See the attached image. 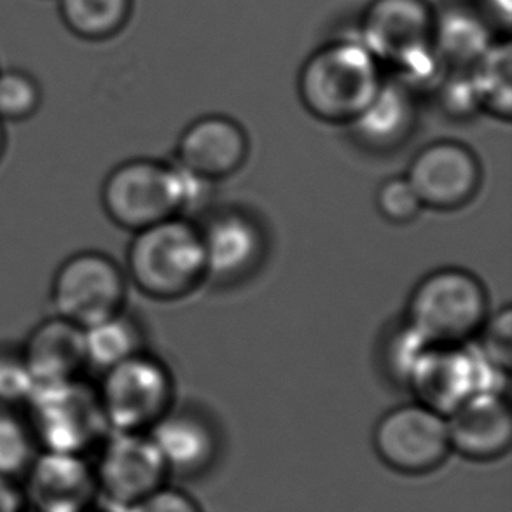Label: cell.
Wrapping results in <instances>:
<instances>
[{
	"mask_svg": "<svg viewBox=\"0 0 512 512\" xmlns=\"http://www.w3.org/2000/svg\"><path fill=\"white\" fill-rule=\"evenodd\" d=\"M210 184L179 165L139 158L107 173L100 200L116 226L137 233L180 217L205 198Z\"/></svg>",
	"mask_w": 512,
	"mask_h": 512,
	"instance_id": "6da1fadb",
	"label": "cell"
},
{
	"mask_svg": "<svg viewBox=\"0 0 512 512\" xmlns=\"http://www.w3.org/2000/svg\"><path fill=\"white\" fill-rule=\"evenodd\" d=\"M385 77L376 56L359 41H336L313 53L299 76V97L312 116L350 125L371 104Z\"/></svg>",
	"mask_w": 512,
	"mask_h": 512,
	"instance_id": "7a4b0ae2",
	"label": "cell"
},
{
	"mask_svg": "<svg viewBox=\"0 0 512 512\" xmlns=\"http://www.w3.org/2000/svg\"><path fill=\"white\" fill-rule=\"evenodd\" d=\"M126 266L137 289L160 301L186 298L208 277L200 229L182 217L137 231Z\"/></svg>",
	"mask_w": 512,
	"mask_h": 512,
	"instance_id": "3957f363",
	"label": "cell"
},
{
	"mask_svg": "<svg viewBox=\"0 0 512 512\" xmlns=\"http://www.w3.org/2000/svg\"><path fill=\"white\" fill-rule=\"evenodd\" d=\"M488 319L485 285L471 271L443 268L416 285L408 324L427 345H467Z\"/></svg>",
	"mask_w": 512,
	"mask_h": 512,
	"instance_id": "277c9868",
	"label": "cell"
},
{
	"mask_svg": "<svg viewBox=\"0 0 512 512\" xmlns=\"http://www.w3.org/2000/svg\"><path fill=\"white\" fill-rule=\"evenodd\" d=\"M27 408L28 427L39 451L90 458L109 436L97 388L81 378L35 387Z\"/></svg>",
	"mask_w": 512,
	"mask_h": 512,
	"instance_id": "5b68a950",
	"label": "cell"
},
{
	"mask_svg": "<svg viewBox=\"0 0 512 512\" xmlns=\"http://www.w3.org/2000/svg\"><path fill=\"white\" fill-rule=\"evenodd\" d=\"M506 381L507 373L488 362L478 348L429 345L404 385L411 387L420 404L448 418L472 395L502 394Z\"/></svg>",
	"mask_w": 512,
	"mask_h": 512,
	"instance_id": "8992f818",
	"label": "cell"
},
{
	"mask_svg": "<svg viewBox=\"0 0 512 512\" xmlns=\"http://www.w3.org/2000/svg\"><path fill=\"white\" fill-rule=\"evenodd\" d=\"M126 273L100 250H81L56 268L49 305L53 315L81 329L95 326L123 312Z\"/></svg>",
	"mask_w": 512,
	"mask_h": 512,
	"instance_id": "52a82bcc",
	"label": "cell"
},
{
	"mask_svg": "<svg viewBox=\"0 0 512 512\" xmlns=\"http://www.w3.org/2000/svg\"><path fill=\"white\" fill-rule=\"evenodd\" d=\"M97 394L109 432L149 434L172 411V374L140 352L104 371Z\"/></svg>",
	"mask_w": 512,
	"mask_h": 512,
	"instance_id": "ba28073f",
	"label": "cell"
},
{
	"mask_svg": "<svg viewBox=\"0 0 512 512\" xmlns=\"http://www.w3.org/2000/svg\"><path fill=\"white\" fill-rule=\"evenodd\" d=\"M373 446L392 471L408 476L436 471L451 453L446 416L420 402L399 406L374 427Z\"/></svg>",
	"mask_w": 512,
	"mask_h": 512,
	"instance_id": "9c48e42d",
	"label": "cell"
},
{
	"mask_svg": "<svg viewBox=\"0 0 512 512\" xmlns=\"http://www.w3.org/2000/svg\"><path fill=\"white\" fill-rule=\"evenodd\" d=\"M97 451L100 497L121 511L167 485V462L149 434L109 432Z\"/></svg>",
	"mask_w": 512,
	"mask_h": 512,
	"instance_id": "30bf717a",
	"label": "cell"
},
{
	"mask_svg": "<svg viewBox=\"0 0 512 512\" xmlns=\"http://www.w3.org/2000/svg\"><path fill=\"white\" fill-rule=\"evenodd\" d=\"M20 488L27 512H93L100 497L90 458L56 451L35 455Z\"/></svg>",
	"mask_w": 512,
	"mask_h": 512,
	"instance_id": "8fae6325",
	"label": "cell"
},
{
	"mask_svg": "<svg viewBox=\"0 0 512 512\" xmlns=\"http://www.w3.org/2000/svg\"><path fill=\"white\" fill-rule=\"evenodd\" d=\"M406 179L423 207L457 210L478 194L481 165L469 147L455 140H441L416 154Z\"/></svg>",
	"mask_w": 512,
	"mask_h": 512,
	"instance_id": "7c38bea8",
	"label": "cell"
},
{
	"mask_svg": "<svg viewBox=\"0 0 512 512\" xmlns=\"http://www.w3.org/2000/svg\"><path fill=\"white\" fill-rule=\"evenodd\" d=\"M434 11L425 0H374L359 28V41L390 67L432 42Z\"/></svg>",
	"mask_w": 512,
	"mask_h": 512,
	"instance_id": "4fadbf2b",
	"label": "cell"
},
{
	"mask_svg": "<svg viewBox=\"0 0 512 512\" xmlns=\"http://www.w3.org/2000/svg\"><path fill=\"white\" fill-rule=\"evenodd\" d=\"M249 137L235 119L205 116L187 126L177 146V165L200 179H226L245 165Z\"/></svg>",
	"mask_w": 512,
	"mask_h": 512,
	"instance_id": "5bb4252c",
	"label": "cell"
},
{
	"mask_svg": "<svg viewBox=\"0 0 512 512\" xmlns=\"http://www.w3.org/2000/svg\"><path fill=\"white\" fill-rule=\"evenodd\" d=\"M451 451L474 460L492 462L504 457L512 444V415L502 394L472 395L448 418Z\"/></svg>",
	"mask_w": 512,
	"mask_h": 512,
	"instance_id": "9a60e30c",
	"label": "cell"
},
{
	"mask_svg": "<svg viewBox=\"0 0 512 512\" xmlns=\"http://www.w3.org/2000/svg\"><path fill=\"white\" fill-rule=\"evenodd\" d=\"M20 353L35 387L79 380L88 367L84 329L56 315L30 331Z\"/></svg>",
	"mask_w": 512,
	"mask_h": 512,
	"instance_id": "2e32d148",
	"label": "cell"
},
{
	"mask_svg": "<svg viewBox=\"0 0 512 512\" xmlns=\"http://www.w3.org/2000/svg\"><path fill=\"white\" fill-rule=\"evenodd\" d=\"M208 277L236 280L256 270L264 250L263 231L242 212L215 215L200 229Z\"/></svg>",
	"mask_w": 512,
	"mask_h": 512,
	"instance_id": "e0dca14e",
	"label": "cell"
},
{
	"mask_svg": "<svg viewBox=\"0 0 512 512\" xmlns=\"http://www.w3.org/2000/svg\"><path fill=\"white\" fill-rule=\"evenodd\" d=\"M415 125L413 91L395 79H385L376 97L360 112L359 118L350 123V128L362 146L387 153L408 142Z\"/></svg>",
	"mask_w": 512,
	"mask_h": 512,
	"instance_id": "ac0fdd59",
	"label": "cell"
},
{
	"mask_svg": "<svg viewBox=\"0 0 512 512\" xmlns=\"http://www.w3.org/2000/svg\"><path fill=\"white\" fill-rule=\"evenodd\" d=\"M168 471L184 476L207 471L217 457V437L201 416L191 411H170L149 430Z\"/></svg>",
	"mask_w": 512,
	"mask_h": 512,
	"instance_id": "d6986e66",
	"label": "cell"
},
{
	"mask_svg": "<svg viewBox=\"0 0 512 512\" xmlns=\"http://www.w3.org/2000/svg\"><path fill=\"white\" fill-rule=\"evenodd\" d=\"M495 41L492 21L479 9L448 6L434 13L432 44L448 70L471 69Z\"/></svg>",
	"mask_w": 512,
	"mask_h": 512,
	"instance_id": "ffe728a7",
	"label": "cell"
},
{
	"mask_svg": "<svg viewBox=\"0 0 512 512\" xmlns=\"http://www.w3.org/2000/svg\"><path fill=\"white\" fill-rule=\"evenodd\" d=\"M471 76L474 90L478 95L481 109L499 116L502 119L511 118L512 112V56L511 42H493L486 49L485 55L467 69Z\"/></svg>",
	"mask_w": 512,
	"mask_h": 512,
	"instance_id": "44dd1931",
	"label": "cell"
},
{
	"mask_svg": "<svg viewBox=\"0 0 512 512\" xmlns=\"http://www.w3.org/2000/svg\"><path fill=\"white\" fill-rule=\"evenodd\" d=\"M84 348L88 366L97 367L104 373L144 352V338L140 327L121 312L84 329Z\"/></svg>",
	"mask_w": 512,
	"mask_h": 512,
	"instance_id": "7402d4cb",
	"label": "cell"
},
{
	"mask_svg": "<svg viewBox=\"0 0 512 512\" xmlns=\"http://www.w3.org/2000/svg\"><path fill=\"white\" fill-rule=\"evenodd\" d=\"M58 9L72 34L86 41H104L125 28L132 0H58Z\"/></svg>",
	"mask_w": 512,
	"mask_h": 512,
	"instance_id": "603a6c76",
	"label": "cell"
},
{
	"mask_svg": "<svg viewBox=\"0 0 512 512\" xmlns=\"http://www.w3.org/2000/svg\"><path fill=\"white\" fill-rule=\"evenodd\" d=\"M39 448L27 420L0 408V474L18 481L34 462Z\"/></svg>",
	"mask_w": 512,
	"mask_h": 512,
	"instance_id": "cb8c5ba5",
	"label": "cell"
},
{
	"mask_svg": "<svg viewBox=\"0 0 512 512\" xmlns=\"http://www.w3.org/2000/svg\"><path fill=\"white\" fill-rule=\"evenodd\" d=\"M42 102L41 84L21 69H0V121L18 123L32 118Z\"/></svg>",
	"mask_w": 512,
	"mask_h": 512,
	"instance_id": "d4e9b609",
	"label": "cell"
},
{
	"mask_svg": "<svg viewBox=\"0 0 512 512\" xmlns=\"http://www.w3.org/2000/svg\"><path fill=\"white\" fill-rule=\"evenodd\" d=\"M376 207L388 222L408 224L422 212V201L406 177H392L376 193Z\"/></svg>",
	"mask_w": 512,
	"mask_h": 512,
	"instance_id": "484cf974",
	"label": "cell"
},
{
	"mask_svg": "<svg viewBox=\"0 0 512 512\" xmlns=\"http://www.w3.org/2000/svg\"><path fill=\"white\" fill-rule=\"evenodd\" d=\"M478 336H481L478 350L488 362L509 373L512 366V310L509 306L486 319Z\"/></svg>",
	"mask_w": 512,
	"mask_h": 512,
	"instance_id": "4316f807",
	"label": "cell"
},
{
	"mask_svg": "<svg viewBox=\"0 0 512 512\" xmlns=\"http://www.w3.org/2000/svg\"><path fill=\"white\" fill-rule=\"evenodd\" d=\"M34 381L18 350H0V408L27 404L34 392Z\"/></svg>",
	"mask_w": 512,
	"mask_h": 512,
	"instance_id": "83f0119b",
	"label": "cell"
},
{
	"mask_svg": "<svg viewBox=\"0 0 512 512\" xmlns=\"http://www.w3.org/2000/svg\"><path fill=\"white\" fill-rule=\"evenodd\" d=\"M437 88L441 95V104L453 116H469L481 109L467 70H448Z\"/></svg>",
	"mask_w": 512,
	"mask_h": 512,
	"instance_id": "f1b7e54d",
	"label": "cell"
},
{
	"mask_svg": "<svg viewBox=\"0 0 512 512\" xmlns=\"http://www.w3.org/2000/svg\"><path fill=\"white\" fill-rule=\"evenodd\" d=\"M123 512H201V507L189 493L165 485Z\"/></svg>",
	"mask_w": 512,
	"mask_h": 512,
	"instance_id": "f546056e",
	"label": "cell"
},
{
	"mask_svg": "<svg viewBox=\"0 0 512 512\" xmlns=\"http://www.w3.org/2000/svg\"><path fill=\"white\" fill-rule=\"evenodd\" d=\"M0 512H27L18 481L0 474Z\"/></svg>",
	"mask_w": 512,
	"mask_h": 512,
	"instance_id": "4dcf8cb0",
	"label": "cell"
},
{
	"mask_svg": "<svg viewBox=\"0 0 512 512\" xmlns=\"http://www.w3.org/2000/svg\"><path fill=\"white\" fill-rule=\"evenodd\" d=\"M479 11L485 14L492 25L509 28L512 16V0H478Z\"/></svg>",
	"mask_w": 512,
	"mask_h": 512,
	"instance_id": "1f68e13d",
	"label": "cell"
},
{
	"mask_svg": "<svg viewBox=\"0 0 512 512\" xmlns=\"http://www.w3.org/2000/svg\"><path fill=\"white\" fill-rule=\"evenodd\" d=\"M4 149H6V133H4V126H2V121H0V158L4 154Z\"/></svg>",
	"mask_w": 512,
	"mask_h": 512,
	"instance_id": "d6a6232c",
	"label": "cell"
},
{
	"mask_svg": "<svg viewBox=\"0 0 512 512\" xmlns=\"http://www.w3.org/2000/svg\"><path fill=\"white\" fill-rule=\"evenodd\" d=\"M93 512H95V511H93Z\"/></svg>",
	"mask_w": 512,
	"mask_h": 512,
	"instance_id": "836d02e7",
	"label": "cell"
}]
</instances>
